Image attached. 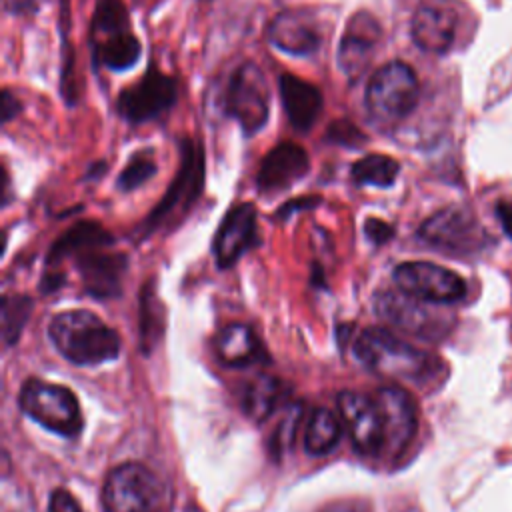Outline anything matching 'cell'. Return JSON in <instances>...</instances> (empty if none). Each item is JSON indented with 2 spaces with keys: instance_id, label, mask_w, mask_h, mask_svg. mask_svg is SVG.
<instances>
[{
  "instance_id": "obj_1",
  "label": "cell",
  "mask_w": 512,
  "mask_h": 512,
  "mask_svg": "<svg viewBox=\"0 0 512 512\" xmlns=\"http://www.w3.org/2000/svg\"><path fill=\"white\" fill-rule=\"evenodd\" d=\"M352 352L358 362L374 374L412 384L432 382L442 368L440 358L400 340L386 328L362 330L352 344Z\"/></svg>"
},
{
  "instance_id": "obj_2",
  "label": "cell",
  "mask_w": 512,
  "mask_h": 512,
  "mask_svg": "<svg viewBox=\"0 0 512 512\" xmlns=\"http://www.w3.org/2000/svg\"><path fill=\"white\" fill-rule=\"evenodd\" d=\"M54 348L72 364L96 366L120 354V336L90 310L58 312L48 324Z\"/></svg>"
},
{
  "instance_id": "obj_3",
  "label": "cell",
  "mask_w": 512,
  "mask_h": 512,
  "mask_svg": "<svg viewBox=\"0 0 512 512\" xmlns=\"http://www.w3.org/2000/svg\"><path fill=\"white\" fill-rule=\"evenodd\" d=\"M104 512H170L172 490L140 462L114 466L102 486Z\"/></svg>"
},
{
  "instance_id": "obj_4",
  "label": "cell",
  "mask_w": 512,
  "mask_h": 512,
  "mask_svg": "<svg viewBox=\"0 0 512 512\" xmlns=\"http://www.w3.org/2000/svg\"><path fill=\"white\" fill-rule=\"evenodd\" d=\"M142 54L122 0H98L92 16L94 66L114 72L132 68Z\"/></svg>"
},
{
  "instance_id": "obj_5",
  "label": "cell",
  "mask_w": 512,
  "mask_h": 512,
  "mask_svg": "<svg viewBox=\"0 0 512 512\" xmlns=\"http://www.w3.org/2000/svg\"><path fill=\"white\" fill-rule=\"evenodd\" d=\"M418 78L404 62H388L378 68L366 86V110L382 128L404 120L418 102Z\"/></svg>"
},
{
  "instance_id": "obj_6",
  "label": "cell",
  "mask_w": 512,
  "mask_h": 512,
  "mask_svg": "<svg viewBox=\"0 0 512 512\" xmlns=\"http://www.w3.org/2000/svg\"><path fill=\"white\" fill-rule=\"evenodd\" d=\"M18 402L26 416L60 436L76 438L82 430L78 398L66 386L30 378L22 384Z\"/></svg>"
},
{
  "instance_id": "obj_7",
  "label": "cell",
  "mask_w": 512,
  "mask_h": 512,
  "mask_svg": "<svg viewBox=\"0 0 512 512\" xmlns=\"http://www.w3.org/2000/svg\"><path fill=\"white\" fill-rule=\"evenodd\" d=\"M204 184V154L198 142L190 138L180 140V168L166 190L164 198L158 206L150 212L148 220L144 222L146 234H152L164 224H174L180 216H184L196 198L202 192Z\"/></svg>"
},
{
  "instance_id": "obj_8",
  "label": "cell",
  "mask_w": 512,
  "mask_h": 512,
  "mask_svg": "<svg viewBox=\"0 0 512 512\" xmlns=\"http://www.w3.org/2000/svg\"><path fill=\"white\" fill-rule=\"evenodd\" d=\"M374 310L386 324L424 340H438L452 326V318L432 302H424L402 290L376 292Z\"/></svg>"
},
{
  "instance_id": "obj_9",
  "label": "cell",
  "mask_w": 512,
  "mask_h": 512,
  "mask_svg": "<svg viewBox=\"0 0 512 512\" xmlns=\"http://www.w3.org/2000/svg\"><path fill=\"white\" fill-rule=\"evenodd\" d=\"M222 108L246 134L262 130L270 112V88L260 66L244 62L232 72L222 94Z\"/></svg>"
},
{
  "instance_id": "obj_10",
  "label": "cell",
  "mask_w": 512,
  "mask_h": 512,
  "mask_svg": "<svg viewBox=\"0 0 512 512\" xmlns=\"http://www.w3.org/2000/svg\"><path fill=\"white\" fill-rule=\"evenodd\" d=\"M418 236L448 254L470 256L486 246V232L476 216L460 206H448L422 222Z\"/></svg>"
},
{
  "instance_id": "obj_11",
  "label": "cell",
  "mask_w": 512,
  "mask_h": 512,
  "mask_svg": "<svg viewBox=\"0 0 512 512\" xmlns=\"http://www.w3.org/2000/svg\"><path fill=\"white\" fill-rule=\"evenodd\" d=\"M178 100V82L176 78L156 70L154 66L134 82L124 88L118 96L116 108L118 114L130 124H142L160 118L168 112Z\"/></svg>"
},
{
  "instance_id": "obj_12",
  "label": "cell",
  "mask_w": 512,
  "mask_h": 512,
  "mask_svg": "<svg viewBox=\"0 0 512 512\" xmlns=\"http://www.w3.org/2000/svg\"><path fill=\"white\" fill-rule=\"evenodd\" d=\"M398 290L432 304H452L466 296V282L456 272L432 262H402L392 272Z\"/></svg>"
},
{
  "instance_id": "obj_13",
  "label": "cell",
  "mask_w": 512,
  "mask_h": 512,
  "mask_svg": "<svg viewBox=\"0 0 512 512\" xmlns=\"http://www.w3.org/2000/svg\"><path fill=\"white\" fill-rule=\"evenodd\" d=\"M338 414L348 428L354 448L362 456H382L384 450V422L374 396L344 390L336 398Z\"/></svg>"
},
{
  "instance_id": "obj_14",
  "label": "cell",
  "mask_w": 512,
  "mask_h": 512,
  "mask_svg": "<svg viewBox=\"0 0 512 512\" xmlns=\"http://www.w3.org/2000/svg\"><path fill=\"white\" fill-rule=\"evenodd\" d=\"M374 400L382 412L384 422V450L382 456L398 458L410 446L418 430V414L414 398L396 384L380 386Z\"/></svg>"
},
{
  "instance_id": "obj_15",
  "label": "cell",
  "mask_w": 512,
  "mask_h": 512,
  "mask_svg": "<svg viewBox=\"0 0 512 512\" xmlns=\"http://www.w3.org/2000/svg\"><path fill=\"white\" fill-rule=\"evenodd\" d=\"M380 40V22L370 12H356L348 18L338 44L336 60L350 82H358L366 74L370 62L376 56Z\"/></svg>"
},
{
  "instance_id": "obj_16",
  "label": "cell",
  "mask_w": 512,
  "mask_h": 512,
  "mask_svg": "<svg viewBox=\"0 0 512 512\" xmlns=\"http://www.w3.org/2000/svg\"><path fill=\"white\" fill-rule=\"evenodd\" d=\"M260 242L258 236V212L254 204L242 202L232 206L222 218L212 250L220 268H230L246 250Z\"/></svg>"
},
{
  "instance_id": "obj_17",
  "label": "cell",
  "mask_w": 512,
  "mask_h": 512,
  "mask_svg": "<svg viewBox=\"0 0 512 512\" xmlns=\"http://www.w3.org/2000/svg\"><path fill=\"white\" fill-rule=\"evenodd\" d=\"M308 170V152L296 142H280L264 156L256 174V186L262 194H278L302 180Z\"/></svg>"
},
{
  "instance_id": "obj_18",
  "label": "cell",
  "mask_w": 512,
  "mask_h": 512,
  "mask_svg": "<svg viewBox=\"0 0 512 512\" xmlns=\"http://www.w3.org/2000/svg\"><path fill=\"white\" fill-rule=\"evenodd\" d=\"M104 248L106 246H92L74 254L84 288L96 298L116 296L126 270V256L104 252Z\"/></svg>"
},
{
  "instance_id": "obj_19",
  "label": "cell",
  "mask_w": 512,
  "mask_h": 512,
  "mask_svg": "<svg viewBox=\"0 0 512 512\" xmlns=\"http://www.w3.org/2000/svg\"><path fill=\"white\" fill-rule=\"evenodd\" d=\"M268 38L278 50L292 56L314 54L322 44L316 18L304 10L280 12L268 28Z\"/></svg>"
},
{
  "instance_id": "obj_20",
  "label": "cell",
  "mask_w": 512,
  "mask_h": 512,
  "mask_svg": "<svg viewBox=\"0 0 512 512\" xmlns=\"http://www.w3.org/2000/svg\"><path fill=\"white\" fill-rule=\"evenodd\" d=\"M456 12L444 2L422 4L412 18V40L430 54H444L456 38Z\"/></svg>"
},
{
  "instance_id": "obj_21",
  "label": "cell",
  "mask_w": 512,
  "mask_h": 512,
  "mask_svg": "<svg viewBox=\"0 0 512 512\" xmlns=\"http://www.w3.org/2000/svg\"><path fill=\"white\" fill-rule=\"evenodd\" d=\"M278 86L282 106L290 124L300 132H308L322 112L324 102L320 90L308 80H302L294 74H282Z\"/></svg>"
},
{
  "instance_id": "obj_22",
  "label": "cell",
  "mask_w": 512,
  "mask_h": 512,
  "mask_svg": "<svg viewBox=\"0 0 512 512\" xmlns=\"http://www.w3.org/2000/svg\"><path fill=\"white\" fill-rule=\"evenodd\" d=\"M214 352L218 360L230 368L250 366L264 354L252 328L240 322H230L218 330L214 336Z\"/></svg>"
},
{
  "instance_id": "obj_23",
  "label": "cell",
  "mask_w": 512,
  "mask_h": 512,
  "mask_svg": "<svg viewBox=\"0 0 512 512\" xmlns=\"http://www.w3.org/2000/svg\"><path fill=\"white\" fill-rule=\"evenodd\" d=\"M282 396H284L282 384L272 376L260 374L244 384L240 394V404L248 418L262 422L272 414V410L278 406Z\"/></svg>"
},
{
  "instance_id": "obj_24",
  "label": "cell",
  "mask_w": 512,
  "mask_h": 512,
  "mask_svg": "<svg viewBox=\"0 0 512 512\" xmlns=\"http://www.w3.org/2000/svg\"><path fill=\"white\" fill-rule=\"evenodd\" d=\"M342 418L340 414L336 416L332 410L328 408H314L308 424H306V432H304V448L308 454L312 456H324L328 452H332L340 440L342 434Z\"/></svg>"
},
{
  "instance_id": "obj_25",
  "label": "cell",
  "mask_w": 512,
  "mask_h": 512,
  "mask_svg": "<svg viewBox=\"0 0 512 512\" xmlns=\"http://www.w3.org/2000/svg\"><path fill=\"white\" fill-rule=\"evenodd\" d=\"M400 172V164L392 156L384 154H368L352 164L350 178L358 186H376V188H388L396 182V176Z\"/></svg>"
},
{
  "instance_id": "obj_26",
  "label": "cell",
  "mask_w": 512,
  "mask_h": 512,
  "mask_svg": "<svg viewBox=\"0 0 512 512\" xmlns=\"http://www.w3.org/2000/svg\"><path fill=\"white\" fill-rule=\"evenodd\" d=\"M114 240L112 236L96 222H78L72 226L64 236L52 246V260L62 256H74L80 250L92 248V246H110Z\"/></svg>"
},
{
  "instance_id": "obj_27",
  "label": "cell",
  "mask_w": 512,
  "mask_h": 512,
  "mask_svg": "<svg viewBox=\"0 0 512 512\" xmlns=\"http://www.w3.org/2000/svg\"><path fill=\"white\" fill-rule=\"evenodd\" d=\"M30 308L32 302L26 296H16V294H8L2 300V336L6 346H12L18 338L20 332L30 316Z\"/></svg>"
},
{
  "instance_id": "obj_28",
  "label": "cell",
  "mask_w": 512,
  "mask_h": 512,
  "mask_svg": "<svg viewBox=\"0 0 512 512\" xmlns=\"http://www.w3.org/2000/svg\"><path fill=\"white\" fill-rule=\"evenodd\" d=\"M156 170H158V166L152 158V152L140 150V152L132 154L128 164L122 168V172L118 176V188L122 192H132V190L140 188L144 182H148L156 174Z\"/></svg>"
},
{
  "instance_id": "obj_29",
  "label": "cell",
  "mask_w": 512,
  "mask_h": 512,
  "mask_svg": "<svg viewBox=\"0 0 512 512\" xmlns=\"http://www.w3.org/2000/svg\"><path fill=\"white\" fill-rule=\"evenodd\" d=\"M302 420V404H290L286 408V414L282 416V420L278 422L274 434L270 436V452L278 458L282 456L294 442V436H296V430H298V424Z\"/></svg>"
},
{
  "instance_id": "obj_30",
  "label": "cell",
  "mask_w": 512,
  "mask_h": 512,
  "mask_svg": "<svg viewBox=\"0 0 512 512\" xmlns=\"http://www.w3.org/2000/svg\"><path fill=\"white\" fill-rule=\"evenodd\" d=\"M326 138L334 144H340V146H362V142L366 140V136L360 132V128H356L354 124L346 122V120H338V122H332L330 128H328V134Z\"/></svg>"
},
{
  "instance_id": "obj_31",
  "label": "cell",
  "mask_w": 512,
  "mask_h": 512,
  "mask_svg": "<svg viewBox=\"0 0 512 512\" xmlns=\"http://www.w3.org/2000/svg\"><path fill=\"white\" fill-rule=\"evenodd\" d=\"M48 512H82L78 500L66 488H56L48 500Z\"/></svg>"
},
{
  "instance_id": "obj_32",
  "label": "cell",
  "mask_w": 512,
  "mask_h": 512,
  "mask_svg": "<svg viewBox=\"0 0 512 512\" xmlns=\"http://www.w3.org/2000/svg\"><path fill=\"white\" fill-rule=\"evenodd\" d=\"M364 230H366V236L374 244H384L394 236V228L388 222L378 220V218H368L364 224Z\"/></svg>"
},
{
  "instance_id": "obj_33",
  "label": "cell",
  "mask_w": 512,
  "mask_h": 512,
  "mask_svg": "<svg viewBox=\"0 0 512 512\" xmlns=\"http://www.w3.org/2000/svg\"><path fill=\"white\" fill-rule=\"evenodd\" d=\"M4 10L14 16H32L40 8L42 0H2Z\"/></svg>"
},
{
  "instance_id": "obj_34",
  "label": "cell",
  "mask_w": 512,
  "mask_h": 512,
  "mask_svg": "<svg viewBox=\"0 0 512 512\" xmlns=\"http://www.w3.org/2000/svg\"><path fill=\"white\" fill-rule=\"evenodd\" d=\"M20 112V100L6 88L2 90V122H10Z\"/></svg>"
},
{
  "instance_id": "obj_35",
  "label": "cell",
  "mask_w": 512,
  "mask_h": 512,
  "mask_svg": "<svg viewBox=\"0 0 512 512\" xmlns=\"http://www.w3.org/2000/svg\"><path fill=\"white\" fill-rule=\"evenodd\" d=\"M320 202L318 196H306V198H296L292 202H286L280 210H278V216H290L294 210H302V208H312Z\"/></svg>"
},
{
  "instance_id": "obj_36",
  "label": "cell",
  "mask_w": 512,
  "mask_h": 512,
  "mask_svg": "<svg viewBox=\"0 0 512 512\" xmlns=\"http://www.w3.org/2000/svg\"><path fill=\"white\" fill-rule=\"evenodd\" d=\"M496 216H498L504 232L512 238V204L506 200H500L496 204Z\"/></svg>"
}]
</instances>
